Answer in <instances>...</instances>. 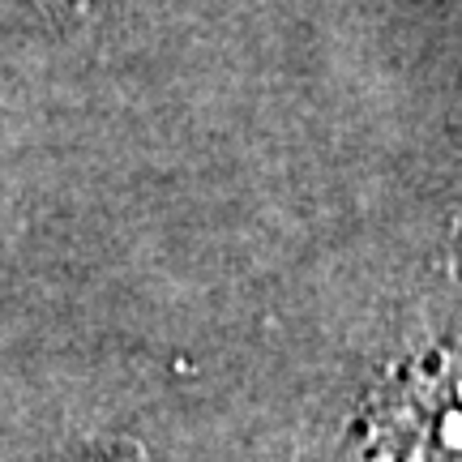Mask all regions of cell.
I'll list each match as a JSON object with an SVG mask.
<instances>
[{
    "label": "cell",
    "mask_w": 462,
    "mask_h": 462,
    "mask_svg": "<svg viewBox=\"0 0 462 462\" xmlns=\"http://www.w3.org/2000/svg\"><path fill=\"white\" fill-rule=\"evenodd\" d=\"M368 462H462V346H437L402 373L373 420Z\"/></svg>",
    "instance_id": "cell-1"
}]
</instances>
